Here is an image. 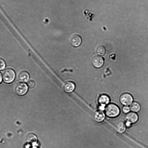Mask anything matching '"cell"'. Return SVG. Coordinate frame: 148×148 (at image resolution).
Wrapping results in <instances>:
<instances>
[{"mask_svg":"<svg viewBox=\"0 0 148 148\" xmlns=\"http://www.w3.org/2000/svg\"><path fill=\"white\" fill-rule=\"evenodd\" d=\"M105 114L101 110H98L95 112L93 114L94 120L97 122H102L105 118Z\"/></svg>","mask_w":148,"mask_h":148,"instance_id":"obj_9","label":"cell"},{"mask_svg":"<svg viewBox=\"0 0 148 148\" xmlns=\"http://www.w3.org/2000/svg\"><path fill=\"white\" fill-rule=\"evenodd\" d=\"M5 64L3 60L1 59H0V70H3L5 68Z\"/></svg>","mask_w":148,"mask_h":148,"instance_id":"obj_18","label":"cell"},{"mask_svg":"<svg viewBox=\"0 0 148 148\" xmlns=\"http://www.w3.org/2000/svg\"><path fill=\"white\" fill-rule=\"evenodd\" d=\"M15 75V73L13 70L10 68L7 69L2 73L3 81L6 83H11L14 80Z\"/></svg>","mask_w":148,"mask_h":148,"instance_id":"obj_2","label":"cell"},{"mask_svg":"<svg viewBox=\"0 0 148 148\" xmlns=\"http://www.w3.org/2000/svg\"><path fill=\"white\" fill-rule=\"evenodd\" d=\"M37 138L36 136L32 133L27 134L25 138V141L26 143L28 145H33L36 144Z\"/></svg>","mask_w":148,"mask_h":148,"instance_id":"obj_8","label":"cell"},{"mask_svg":"<svg viewBox=\"0 0 148 148\" xmlns=\"http://www.w3.org/2000/svg\"><path fill=\"white\" fill-rule=\"evenodd\" d=\"M119 100L122 104L125 106H128L132 103L133 98L130 94L125 93L122 94L120 96Z\"/></svg>","mask_w":148,"mask_h":148,"instance_id":"obj_4","label":"cell"},{"mask_svg":"<svg viewBox=\"0 0 148 148\" xmlns=\"http://www.w3.org/2000/svg\"><path fill=\"white\" fill-rule=\"evenodd\" d=\"M1 78H2L1 74V73H0V82H1L2 81Z\"/></svg>","mask_w":148,"mask_h":148,"instance_id":"obj_19","label":"cell"},{"mask_svg":"<svg viewBox=\"0 0 148 148\" xmlns=\"http://www.w3.org/2000/svg\"><path fill=\"white\" fill-rule=\"evenodd\" d=\"M130 107L128 106H125L122 108V111L124 113H127L130 111Z\"/></svg>","mask_w":148,"mask_h":148,"instance_id":"obj_17","label":"cell"},{"mask_svg":"<svg viewBox=\"0 0 148 148\" xmlns=\"http://www.w3.org/2000/svg\"><path fill=\"white\" fill-rule=\"evenodd\" d=\"M110 100V98L107 95L103 94L99 97L98 101L100 105L104 107L109 103Z\"/></svg>","mask_w":148,"mask_h":148,"instance_id":"obj_12","label":"cell"},{"mask_svg":"<svg viewBox=\"0 0 148 148\" xmlns=\"http://www.w3.org/2000/svg\"><path fill=\"white\" fill-rule=\"evenodd\" d=\"M138 119V116L137 114L134 112L128 113L125 116V120L126 122L131 124L136 122Z\"/></svg>","mask_w":148,"mask_h":148,"instance_id":"obj_7","label":"cell"},{"mask_svg":"<svg viewBox=\"0 0 148 148\" xmlns=\"http://www.w3.org/2000/svg\"><path fill=\"white\" fill-rule=\"evenodd\" d=\"M27 84L29 88H32L35 85V82L33 80H30L27 82Z\"/></svg>","mask_w":148,"mask_h":148,"instance_id":"obj_16","label":"cell"},{"mask_svg":"<svg viewBox=\"0 0 148 148\" xmlns=\"http://www.w3.org/2000/svg\"><path fill=\"white\" fill-rule=\"evenodd\" d=\"M14 90V92L17 95L23 96L27 92L28 87L27 84L24 83L19 82L15 85Z\"/></svg>","mask_w":148,"mask_h":148,"instance_id":"obj_3","label":"cell"},{"mask_svg":"<svg viewBox=\"0 0 148 148\" xmlns=\"http://www.w3.org/2000/svg\"><path fill=\"white\" fill-rule=\"evenodd\" d=\"M95 51L97 54L101 56L103 55L105 52L104 47L101 45H98L95 48Z\"/></svg>","mask_w":148,"mask_h":148,"instance_id":"obj_15","label":"cell"},{"mask_svg":"<svg viewBox=\"0 0 148 148\" xmlns=\"http://www.w3.org/2000/svg\"><path fill=\"white\" fill-rule=\"evenodd\" d=\"M105 112L106 114L108 117L114 118L119 115L120 113V109L116 105L110 103L106 107Z\"/></svg>","mask_w":148,"mask_h":148,"instance_id":"obj_1","label":"cell"},{"mask_svg":"<svg viewBox=\"0 0 148 148\" xmlns=\"http://www.w3.org/2000/svg\"><path fill=\"white\" fill-rule=\"evenodd\" d=\"M116 130L118 133H123L126 130V126L125 123L122 121L118 122L115 125Z\"/></svg>","mask_w":148,"mask_h":148,"instance_id":"obj_13","label":"cell"},{"mask_svg":"<svg viewBox=\"0 0 148 148\" xmlns=\"http://www.w3.org/2000/svg\"><path fill=\"white\" fill-rule=\"evenodd\" d=\"M70 43L73 47H77L79 46L82 42L80 36L77 34H73L70 36L69 38Z\"/></svg>","mask_w":148,"mask_h":148,"instance_id":"obj_5","label":"cell"},{"mask_svg":"<svg viewBox=\"0 0 148 148\" xmlns=\"http://www.w3.org/2000/svg\"><path fill=\"white\" fill-rule=\"evenodd\" d=\"M91 62L92 64L94 67L99 68L101 67L103 65L104 60L101 56L95 55L92 58Z\"/></svg>","mask_w":148,"mask_h":148,"instance_id":"obj_6","label":"cell"},{"mask_svg":"<svg viewBox=\"0 0 148 148\" xmlns=\"http://www.w3.org/2000/svg\"><path fill=\"white\" fill-rule=\"evenodd\" d=\"M75 85L72 82H67L63 85V89L64 91L67 93L72 92L75 89Z\"/></svg>","mask_w":148,"mask_h":148,"instance_id":"obj_11","label":"cell"},{"mask_svg":"<svg viewBox=\"0 0 148 148\" xmlns=\"http://www.w3.org/2000/svg\"><path fill=\"white\" fill-rule=\"evenodd\" d=\"M17 77L19 81L25 82L28 80L29 78V75L27 72L22 70L18 72L17 74Z\"/></svg>","mask_w":148,"mask_h":148,"instance_id":"obj_10","label":"cell"},{"mask_svg":"<svg viewBox=\"0 0 148 148\" xmlns=\"http://www.w3.org/2000/svg\"><path fill=\"white\" fill-rule=\"evenodd\" d=\"M130 110L133 112H137L140 110V106L139 104L136 102L132 103L130 106Z\"/></svg>","mask_w":148,"mask_h":148,"instance_id":"obj_14","label":"cell"},{"mask_svg":"<svg viewBox=\"0 0 148 148\" xmlns=\"http://www.w3.org/2000/svg\"><path fill=\"white\" fill-rule=\"evenodd\" d=\"M30 148H38L36 147H31Z\"/></svg>","mask_w":148,"mask_h":148,"instance_id":"obj_20","label":"cell"}]
</instances>
